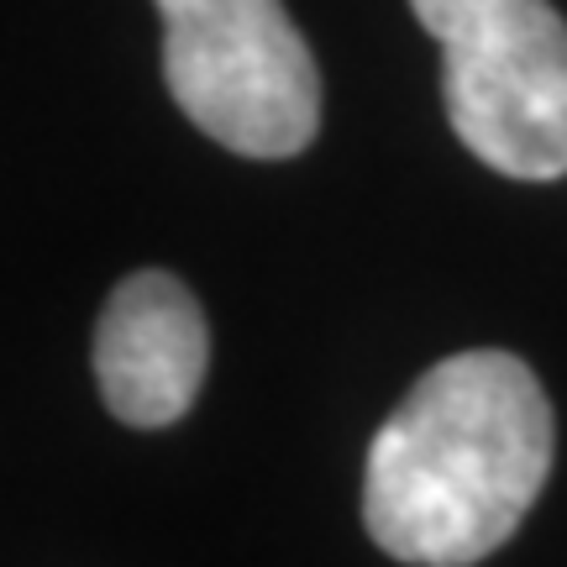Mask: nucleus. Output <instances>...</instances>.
<instances>
[{"instance_id":"f257e3e1","label":"nucleus","mask_w":567,"mask_h":567,"mask_svg":"<svg viewBox=\"0 0 567 567\" xmlns=\"http://www.w3.org/2000/svg\"><path fill=\"white\" fill-rule=\"evenodd\" d=\"M551 400L520 358L478 347L421 373L368 446V536L410 567H473L551 473Z\"/></svg>"},{"instance_id":"f03ea898","label":"nucleus","mask_w":567,"mask_h":567,"mask_svg":"<svg viewBox=\"0 0 567 567\" xmlns=\"http://www.w3.org/2000/svg\"><path fill=\"white\" fill-rule=\"evenodd\" d=\"M442 42L446 122L505 179L567 174V21L551 0H410Z\"/></svg>"},{"instance_id":"7ed1b4c3","label":"nucleus","mask_w":567,"mask_h":567,"mask_svg":"<svg viewBox=\"0 0 567 567\" xmlns=\"http://www.w3.org/2000/svg\"><path fill=\"white\" fill-rule=\"evenodd\" d=\"M168 95L243 158H295L321 132L316 53L284 0H158Z\"/></svg>"},{"instance_id":"20e7f679","label":"nucleus","mask_w":567,"mask_h":567,"mask_svg":"<svg viewBox=\"0 0 567 567\" xmlns=\"http://www.w3.org/2000/svg\"><path fill=\"white\" fill-rule=\"evenodd\" d=\"M205 316L195 295L163 268L116 284L95 326V384L116 421L137 431L174 425L205 384Z\"/></svg>"}]
</instances>
